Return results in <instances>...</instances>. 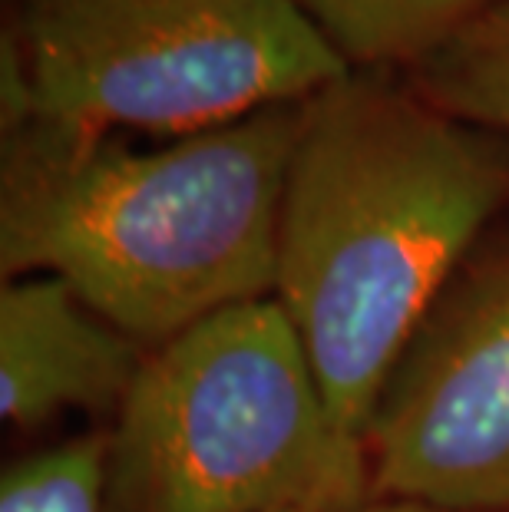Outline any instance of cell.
Returning a JSON list of instances; mask_svg holds the SVG:
<instances>
[{"label": "cell", "instance_id": "obj_3", "mask_svg": "<svg viewBox=\"0 0 509 512\" xmlns=\"http://www.w3.org/2000/svg\"><path fill=\"white\" fill-rule=\"evenodd\" d=\"M106 430L103 512H308L371 496L275 298L149 351Z\"/></svg>", "mask_w": 509, "mask_h": 512}, {"label": "cell", "instance_id": "obj_10", "mask_svg": "<svg viewBox=\"0 0 509 512\" xmlns=\"http://www.w3.org/2000/svg\"><path fill=\"white\" fill-rule=\"evenodd\" d=\"M308 512H457L430 503H417V499H391V496H364L354 503H338V506H321Z\"/></svg>", "mask_w": 509, "mask_h": 512}, {"label": "cell", "instance_id": "obj_5", "mask_svg": "<svg viewBox=\"0 0 509 512\" xmlns=\"http://www.w3.org/2000/svg\"><path fill=\"white\" fill-rule=\"evenodd\" d=\"M371 496L509 512V242L476 248L400 354L364 437Z\"/></svg>", "mask_w": 509, "mask_h": 512}, {"label": "cell", "instance_id": "obj_1", "mask_svg": "<svg viewBox=\"0 0 509 512\" xmlns=\"http://www.w3.org/2000/svg\"><path fill=\"white\" fill-rule=\"evenodd\" d=\"M506 212L509 136L450 116L407 76L348 70L305 100L275 301L354 450L420 321Z\"/></svg>", "mask_w": 509, "mask_h": 512}, {"label": "cell", "instance_id": "obj_6", "mask_svg": "<svg viewBox=\"0 0 509 512\" xmlns=\"http://www.w3.org/2000/svg\"><path fill=\"white\" fill-rule=\"evenodd\" d=\"M149 351L63 278H10L0 288V417L14 430H40L86 413L110 427Z\"/></svg>", "mask_w": 509, "mask_h": 512}, {"label": "cell", "instance_id": "obj_7", "mask_svg": "<svg viewBox=\"0 0 509 512\" xmlns=\"http://www.w3.org/2000/svg\"><path fill=\"white\" fill-rule=\"evenodd\" d=\"M351 70H414L493 0H295Z\"/></svg>", "mask_w": 509, "mask_h": 512}, {"label": "cell", "instance_id": "obj_4", "mask_svg": "<svg viewBox=\"0 0 509 512\" xmlns=\"http://www.w3.org/2000/svg\"><path fill=\"white\" fill-rule=\"evenodd\" d=\"M348 70L295 0H17L0 133L47 116L176 139L305 103Z\"/></svg>", "mask_w": 509, "mask_h": 512}, {"label": "cell", "instance_id": "obj_9", "mask_svg": "<svg viewBox=\"0 0 509 512\" xmlns=\"http://www.w3.org/2000/svg\"><path fill=\"white\" fill-rule=\"evenodd\" d=\"M106 430L57 443L0 476V512H103Z\"/></svg>", "mask_w": 509, "mask_h": 512}, {"label": "cell", "instance_id": "obj_8", "mask_svg": "<svg viewBox=\"0 0 509 512\" xmlns=\"http://www.w3.org/2000/svg\"><path fill=\"white\" fill-rule=\"evenodd\" d=\"M404 76L450 116L509 136V0H493L447 47Z\"/></svg>", "mask_w": 509, "mask_h": 512}, {"label": "cell", "instance_id": "obj_2", "mask_svg": "<svg viewBox=\"0 0 509 512\" xmlns=\"http://www.w3.org/2000/svg\"><path fill=\"white\" fill-rule=\"evenodd\" d=\"M305 103L136 149L34 116L0 143V275H53L159 347L275 298L278 219Z\"/></svg>", "mask_w": 509, "mask_h": 512}]
</instances>
